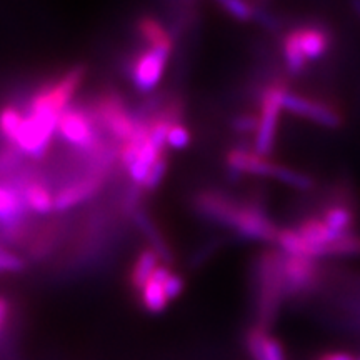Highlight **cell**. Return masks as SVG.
Instances as JSON below:
<instances>
[{
  "label": "cell",
  "mask_w": 360,
  "mask_h": 360,
  "mask_svg": "<svg viewBox=\"0 0 360 360\" xmlns=\"http://www.w3.org/2000/svg\"><path fill=\"white\" fill-rule=\"evenodd\" d=\"M350 7H352V11L357 13V17L360 19V0H350Z\"/></svg>",
  "instance_id": "1f68e13d"
},
{
  "label": "cell",
  "mask_w": 360,
  "mask_h": 360,
  "mask_svg": "<svg viewBox=\"0 0 360 360\" xmlns=\"http://www.w3.org/2000/svg\"><path fill=\"white\" fill-rule=\"evenodd\" d=\"M259 124V117L255 114H240L233 117L232 129L238 134H255Z\"/></svg>",
  "instance_id": "83f0119b"
},
{
  "label": "cell",
  "mask_w": 360,
  "mask_h": 360,
  "mask_svg": "<svg viewBox=\"0 0 360 360\" xmlns=\"http://www.w3.org/2000/svg\"><path fill=\"white\" fill-rule=\"evenodd\" d=\"M357 360H360V355H359V357H357Z\"/></svg>",
  "instance_id": "d6a6232c"
},
{
  "label": "cell",
  "mask_w": 360,
  "mask_h": 360,
  "mask_svg": "<svg viewBox=\"0 0 360 360\" xmlns=\"http://www.w3.org/2000/svg\"><path fill=\"white\" fill-rule=\"evenodd\" d=\"M8 179H13L20 186L25 204L29 207L30 212L47 215L56 210V207H53V193L51 192V187H49L44 180L34 177V175L22 174V170L17 175Z\"/></svg>",
  "instance_id": "9a60e30c"
},
{
  "label": "cell",
  "mask_w": 360,
  "mask_h": 360,
  "mask_svg": "<svg viewBox=\"0 0 360 360\" xmlns=\"http://www.w3.org/2000/svg\"><path fill=\"white\" fill-rule=\"evenodd\" d=\"M170 53L172 52L165 49L148 47L147 51L134 57L132 65H130V79L139 92L147 94L159 85L164 77Z\"/></svg>",
  "instance_id": "7c38bea8"
},
{
  "label": "cell",
  "mask_w": 360,
  "mask_h": 360,
  "mask_svg": "<svg viewBox=\"0 0 360 360\" xmlns=\"http://www.w3.org/2000/svg\"><path fill=\"white\" fill-rule=\"evenodd\" d=\"M29 214L19 184L13 179H0V232L25 227Z\"/></svg>",
  "instance_id": "4fadbf2b"
},
{
  "label": "cell",
  "mask_w": 360,
  "mask_h": 360,
  "mask_svg": "<svg viewBox=\"0 0 360 360\" xmlns=\"http://www.w3.org/2000/svg\"><path fill=\"white\" fill-rule=\"evenodd\" d=\"M87 69L84 65H75L57 77L52 82L40 85V89L29 98L27 112H40L60 117L70 107L75 94L82 85Z\"/></svg>",
  "instance_id": "8992f818"
},
{
  "label": "cell",
  "mask_w": 360,
  "mask_h": 360,
  "mask_svg": "<svg viewBox=\"0 0 360 360\" xmlns=\"http://www.w3.org/2000/svg\"><path fill=\"white\" fill-rule=\"evenodd\" d=\"M245 349L252 360H287L281 340L270 335L267 328L255 326L245 335Z\"/></svg>",
  "instance_id": "2e32d148"
},
{
  "label": "cell",
  "mask_w": 360,
  "mask_h": 360,
  "mask_svg": "<svg viewBox=\"0 0 360 360\" xmlns=\"http://www.w3.org/2000/svg\"><path fill=\"white\" fill-rule=\"evenodd\" d=\"M87 109L97 122L101 132L107 134V137L117 146L127 142L134 135L137 119L120 94L114 92V90L103 92L94 98V102L87 105Z\"/></svg>",
  "instance_id": "5b68a950"
},
{
  "label": "cell",
  "mask_w": 360,
  "mask_h": 360,
  "mask_svg": "<svg viewBox=\"0 0 360 360\" xmlns=\"http://www.w3.org/2000/svg\"><path fill=\"white\" fill-rule=\"evenodd\" d=\"M321 260L283 254V289L285 300L304 299L321 289L323 282Z\"/></svg>",
  "instance_id": "ba28073f"
},
{
  "label": "cell",
  "mask_w": 360,
  "mask_h": 360,
  "mask_svg": "<svg viewBox=\"0 0 360 360\" xmlns=\"http://www.w3.org/2000/svg\"><path fill=\"white\" fill-rule=\"evenodd\" d=\"M315 360H357V357L349 352H323Z\"/></svg>",
  "instance_id": "4dcf8cb0"
},
{
  "label": "cell",
  "mask_w": 360,
  "mask_h": 360,
  "mask_svg": "<svg viewBox=\"0 0 360 360\" xmlns=\"http://www.w3.org/2000/svg\"><path fill=\"white\" fill-rule=\"evenodd\" d=\"M334 37L326 25L300 24L282 34L281 56L287 74L302 75L312 62L321 60L330 52Z\"/></svg>",
  "instance_id": "6da1fadb"
},
{
  "label": "cell",
  "mask_w": 360,
  "mask_h": 360,
  "mask_svg": "<svg viewBox=\"0 0 360 360\" xmlns=\"http://www.w3.org/2000/svg\"><path fill=\"white\" fill-rule=\"evenodd\" d=\"M24 154L15 146L7 143L6 147L0 148V179L13 177L20 172Z\"/></svg>",
  "instance_id": "603a6c76"
},
{
  "label": "cell",
  "mask_w": 360,
  "mask_h": 360,
  "mask_svg": "<svg viewBox=\"0 0 360 360\" xmlns=\"http://www.w3.org/2000/svg\"><path fill=\"white\" fill-rule=\"evenodd\" d=\"M137 30L142 40L148 44V47L165 49V51L174 52V37L154 17H142L137 22Z\"/></svg>",
  "instance_id": "ffe728a7"
},
{
  "label": "cell",
  "mask_w": 360,
  "mask_h": 360,
  "mask_svg": "<svg viewBox=\"0 0 360 360\" xmlns=\"http://www.w3.org/2000/svg\"><path fill=\"white\" fill-rule=\"evenodd\" d=\"M225 164H227L229 172L236 175V177L255 175V177L276 180V182H281L283 186L302 192L312 191L315 187V180L310 174L289 167L285 164L274 162L270 157L260 155L255 150H252V148H231L227 155H225Z\"/></svg>",
  "instance_id": "3957f363"
},
{
  "label": "cell",
  "mask_w": 360,
  "mask_h": 360,
  "mask_svg": "<svg viewBox=\"0 0 360 360\" xmlns=\"http://www.w3.org/2000/svg\"><path fill=\"white\" fill-rule=\"evenodd\" d=\"M160 264L162 260L154 249H143L135 259L132 269H130L129 282L132 289L141 292Z\"/></svg>",
  "instance_id": "d6986e66"
},
{
  "label": "cell",
  "mask_w": 360,
  "mask_h": 360,
  "mask_svg": "<svg viewBox=\"0 0 360 360\" xmlns=\"http://www.w3.org/2000/svg\"><path fill=\"white\" fill-rule=\"evenodd\" d=\"M184 289H186V281H184V277L179 276V274L172 272L167 278H165L164 290L169 300L177 299V297L184 292Z\"/></svg>",
  "instance_id": "f1b7e54d"
},
{
  "label": "cell",
  "mask_w": 360,
  "mask_h": 360,
  "mask_svg": "<svg viewBox=\"0 0 360 360\" xmlns=\"http://www.w3.org/2000/svg\"><path fill=\"white\" fill-rule=\"evenodd\" d=\"M170 274H172V270H170L169 265L160 264L155 269V272L152 274V277L148 278L146 285H143V289L141 290V302L147 312L160 314L167 309L170 300L165 295L164 282Z\"/></svg>",
  "instance_id": "e0dca14e"
},
{
  "label": "cell",
  "mask_w": 360,
  "mask_h": 360,
  "mask_svg": "<svg viewBox=\"0 0 360 360\" xmlns=\"http://www.w3.org/2000/svg\"><path fill=\"white\" fill-rule=\"evenodd\" d=\"M25 262L24 259L19 257L17 254H13L8 249L0 252V274L8 272V274H19L25 270Z\"/></svg>",
  "instance_id": "484cf974"
},
{
  "label": "cell",
  "mask_w": 360,
  "mask_h": 360,
  "mask_svg": "<svg viewBox=\"0 0 360 360\" xmlns=\"http://www.w3.org/2000/svg\"><path fill=\"white\" fill-rule=\"evenodd\" d=\"M105 186L103 174H85L82 179L72 180L70 184L60 187L53 193V207L56 212H64L72 207L87 202L97 195Z\"/></svg>",
  "instance_id": "5bb4252c"
},
{
  "label": "cell",
  "mask_w": 360,
  "mask_h": 360,
  "mask_svg": "<svg viewBox=\"0 0 360 360\" xmlns=\"http://www.w3.org/2000/svg\"><path fill=\"white\" fill-rule=\"evenodd\" d=\"M192 207L200 219L233 231L244 202L222 191H200L193 195Z\"/></svg>",
  "instance_id": "8fae6325"
},
{
  "label": "cell",
  "mask_w": 360,
  "mask_h": 360,
  "mask_svg": "<svg viewBox=\"0 0 360 360\" xmlns=\"http://www.w3.org/2000/svg\"><path fill=\"white\" fill-rule=\"evenodd\" d=\"M283 112L300 117V119H305L309 122L319 125V127L328 130L340 129L345 122L344 115L335 105L321 101V98L297 94L292 89L287 90L285 97H283Z\"/></svg>",
  "instance_id": "30bf717a"
},
{
  "label": "cell",
  "mask_w": 360,
  "mask_h": 360,
  "mask_svg": "<svg viewBox=\"0 0 360 360\" xmlns=\"http://www.w3.org/2000/svg\"><path fill=\"white\" fill-rule=\"evenodd\" d=\"M22 122H24V114L17 107L7 105L0 110V135L11 146H15V139L20 132Z\"/></svg>",
  "instance_id": "7402d4cb"
},
{
  "label": "cell",
  "mask_w": 360,
  "mask_h": 360,
  "mask_svg": "<svg viewBox=\"0 0 360 360\" xmlns=\"http://www.w3.org/2000/svg\"><path fill=\"white\" fill-rule=\"evenodd\" d=\"M254 290L257 305V326L267 328L276 321L281 305L285 300L283 289V254L276 247L260 252L254 265Z\"/></svg>",
  "instance_id": "7a4b0ae2"
},
{
  "label": "cell",
  "mask_w": 360,
  "mask_h": 360,
  "mask_svg": "<svg viewBox=\"0 0 360 360\" xmlns=\"http://www.w3.org/2000/svg\"><path fill=\"white\" fill-rule=\"evenodd\" d=\"M360 257V232L345 233L334 242H330L326 249L323 259H354Z\"/></svg>",
  "instance_id": "44dd1931"
},
{
  "label": "cell",
  "mask_w": 360,
  "mask_h": 360,
  "mask_svg": "<svg viewBox=\"0 0 360 360\" xmlns=\"http://www.w3.org/2000/svg\"><path fill=\"white\" fill-rule=\"evenodd\" d=\"M132 215H134V222L139 227V231L146 236L148 242H150V249H154L157 254H159L160 260L162 262H165V265L172 264L174 257L172 254H170L167 242L164 240V237H162L159 229L155 227V224L152 222V219L148 217L143 210H139V209H134Z\"/></svg>",
  "instance_id": "ac0fdd59"
},
{
  "label": "cell",
  "mask_w": 360,
  "mask_h": 360,
  "mask_svg": "<svg viewBox=\"0 0 360 360\" xmlns=\"http://www.w3.org/2000/svg\"><path fill=\"white\" fill-rule=\"evenodd\" d=\"M289 82L272 79L260 89L259 94V124L254 134V147L257 154L270 157L277 143L278 125L283 112V97L289 90Z\"/></svg>",
  "instance_id": "277c9868"
},
{
  "label": "cell",
  "mask_w": 360,
  "mask_h": 360,
  "mask_svg": "<svg viewBox=\"0 0 360 360\" xmlns=\"http://www.w3.org/2000/svg\"><path fill=\"white\" fill-rule=\"evenodd\" d=\"M167 169H169V157L164 152V154L157 159L155 164L152 165V169L148 170L146 182H143L142 186L143 191H148V192L155 191V188L162 184V180H164L165 174H167Z\"/></svg>",
  "instance_id": "d4e9b609"
},
{
  "label": "cell",
  "mask_w": 360,
  "mask_h": 360,
  "mask_svg": "<svg viewBox=\"0 0 360 360\" xmlns=\"http://www.w3.org/2000/svg\"><path fill=\"white\" fill-rule=\"evenodd\" d=\"M11 302H8L6 297L0 295V335H2L4 330L7 328V323L11 321Z\"/></svg>",
  "instance_id": "f546056e"
},
{
  "label": "cell",
  "mask_w": 360,
  "mask_h": 360,
  "mask_svg": "<svg viewBox=\"0 0 360 360\" xmlns=\"http://www.w3.org/2000/svg\"><path fill=\"white\" fill-rule=\"evenodd\" d=\"M191 143V132L182 124H175L167 135V146L170 148H186Z\"/></svg>",
  "instance_id": "4316f807"
},
{
  "label": "cell",
  "mask_w": 360,
  "mask_h": 360,
  "mask_svg": "<svg viewBox=\"0 0 360 360\" xmlns=\"http://www.w3.org/2000/svg\"><path fill=\"white\" fill-rule=\"evenodd\" d=\"M57 132L70 147H75L87 157L107 143L87 107L70 105L58 119Z\"/></svg>",
  "instance_id": "52a82bcc"
},
{
  "label": "cell",
  "mask_w": 360,
  "mask_h": 360,
  "mask_svg": "<svg viewBox=\"0 0 360 360\" xmlns=\"http://www.w3.org/2000/svg\"><path fill=\"white\" fill-rule=\"evenodd\" d=\"M215 2H217L232 19H236L238 22L254 20L255 6H252L247 0H215Z\"/></svg>",
  "instance_id": "cb8c5ba5"
},
{
  "label": "cell",
  "mask_w": 360,
  "mask_h": 360,
  "mask_svg": "<svg viewBox=\"0 0 360 360\" xmlns=\"http://www.w3.org/2000/svg\"><path fill=\"white\" fill-rule=\"evenodd\" d=\"M60 117L40 112H27L24 115L20 132L15 139V147L22 154L32 159H42L51 147L53 134Z\"/></svg>",
  "instance_id": "9c48e42d"
}]
</instances>
